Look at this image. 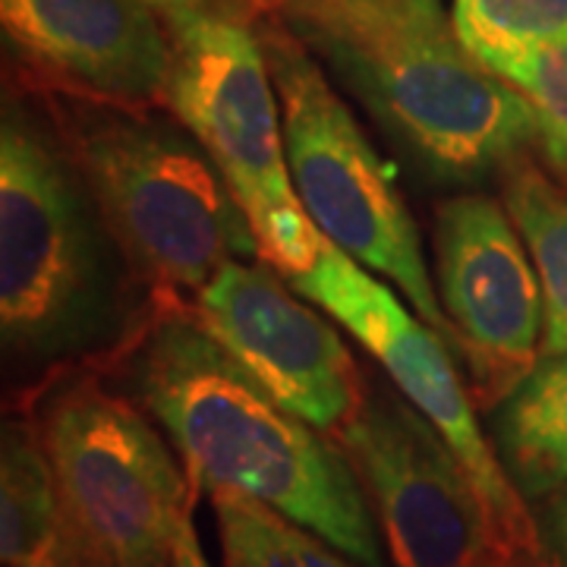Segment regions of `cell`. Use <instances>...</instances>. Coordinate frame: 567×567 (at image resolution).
I'll use <instances>...</instances> for the list:
<instances>
[{
  "label": "cell",
  "instance_id": "2e32d148",
  "mask_svg": "<svg viewBox=\"0 0 567 567\" xmlns=\"http://www.w3.org/2000/svg\"><path fill=\"white\" fill-rule=\"evenodd\" d=\"M451 25L492 70L511 54L567 39V0H454Z\"/></svg>",
  "mask_w": 567,
  "mask_h": 567
},
{
  "label": "cell",
  "instance_id": "ba28073f",
  "mask_svg": "<svg viewBox=\"0 0 567 567\" xmlns=\"http://www.w3.org/2000/svg\"><path fill=\"white\" fill-rule=\"evenodd\" d=\"M334 442L394 567H555L514 551L454 447L406 398L365 391Z\"/></svg>",
  "mask_w": 567,
  "mask_h": 567
},
{
  "label": "cell",
  "instance_id": "ffe728a7",
  "mask_svg": "<svg viewBox=\"0 0 567 567\" xmlns=\"http://www.w3.org/2000/svg\"><path fill=\"white\" fill-rule=\"evenodd\" d=\"M297 546H300V555H303V567H363L357 565L353 558L341 555L334 546H328L319 536L306 533L303 527H297Z\"/></svg>",
  "mask_w": 567,
  "mask_h": 567
},
{
  "label": "cell",
  "instance_id": "52a82bcc",
  "mask_svg": "<svg viewBox=\"0 0 567 567\" xmlns=\"http://www.w3.org/2000/svg\"><path fill=\"white\" fill-rule=\"evenodd\" d=\"M171 39L167 111L203 142L252 224L259 256L300 278L322 256L287 164L281 102L256 22L240 13L162 17Z\"/></svg>",
  "mask_w": 567,
  "mask_h": 567
},
{
  "label": "cell",
  "instance_id": "e0dca14e",
  "mask_svg": "<svg viewBox=\"0 0 567 567\" xmlns=\"http://www.w3.org/2000/svg\"><path fill=\"white\" fill-rule=\"evenodd\" d=\"M208 495L218 517L224 567H303L297 524L230 488Z\"/></svg>",
  "mask_w": 567,
  "mask_h": 567
},
{
  "label": "cell",
  "instance_id": "d6986e66",
  "mask_svg": "<svg viewBox=\"0 0 567 567\" xmlns=\"http://www.w3.org/2000/svg\"><path fill=\"white\" fill-rule=\"evenodd\" d=\"M152 10H158L162 17H174V13H240L256 20V0H145Z\"/></svg>",
  "mask_w": 567,
  "mask_h": 567
},
{
  "label": "cell",
  "instance_id": "7c38bea8",
  "mask_svg": "<svg viewBox=\"0 0 567 567\" xmlns=\"http://www.w3.org/2000/svg\"><path fill=\"white\" fill-rule=\"evenodd\" d=\"M7 48L51 95L167 107L171 39L145 0H0Z\"/></svg>",
  "mask_w": 567,
  "mask_h": 567
},
{
  "label": "cell",
  "instance_id": "44dd1931",
  "mask_svg": "<svg viewBox=\"0 0 567 567\" xmlns=\"http://www.w3.org/2000/svg\"><path fill=\"white\" fill-rule=\"evenodd\" d=\"M551 546L558 551L561 565L567 567V488L551 507Z\"/></svg>",
  "mask_w": 567,
  "mask_h": 567
},
{
  "label": "cell",
  "instance_id": "8992f818",
  "mask_svg": "<svg viewBox=\"0 0 567 567\" xmlns=\"http://www.w3.org/2000/svg\"><path fill=\"white\" fill-rule=\"evenodd\" d=\"M256 32L281 102L287 164L309 221L353 262L394 284L410 309L457 347L439 287L429 275L420 227L382 155L334 92L328 70L275 13Z\"/></svg>",
  "mask_w": 567,
  "mask_h": 567
},
{
  "label": "cell",
  "instance_id": "7402d4cb",
  "mask_svg": "<svg viewBox=\"0 0 567 567\" xmlns=\"http://www.w3.org/2000/svg\"><path fill=\"white\" fill-rule=\"evenodd\" d=\"M167 567H212L208 561H205L203 548H199V539H196V529L186 536L181 543V548H177V555H174V561Z\"/></svg>",
  "mask_w": 567,
  "mask_h": 567
},
{
  "label": "cell",
  "instance_id": "5b68a950",
  "mask_svg": "<svg viewBox=\"0 0 567 567\" xmlns=\"http://www.w3.org/2000/svg\"><path fill=\"white\" fill-rule=\"evenodd\" d=\"M70 567H167L193 533V476L152 416L95 372L39 391Z\"/></svg>",
  "mask_w": 567,
  "mask_h": 567
},
{
  "label": "cell",
  "instance_id": "6da1fadb",
  "mask_svg": "<svg viewBox=\"0 0 567 567\" xmlns=\"http://www.w3.org/2000/svg\"><path fill=\"white\" fill-rule=\"evenodd\" d=\"M164 306L123 252L48 104L7 92L0 121L3 360L39 394L121 363Z\"/></svg>",
  "mask_w": 567,
  "mask_h": 567
},
{
  "label": "cell",
  "instance_id": "9a60e30c",
  "mask_svg": "<svg viewBox=\"0 0 567 567\" xmlns=\"http://www.w3.org/2000/svg\"><path fill=\"white\" fill-rule=\"evenodd\" d=\"M498 177L502 203L543 287V357H558L567 353V177L543 167L533 152L507 162Z\"/></svg>",
  "mask_w": 567,
  "mask_h": 567
},
{
  "label": "cell",
  "instance_id": "3957f363",
  "mask_svg": "<svg viewBox=\"0 0 567 567\" xmlns=\"http://www.w3.org/2000/svg\"><path fill=\"white\" fill-rule=\"evenodd\" d=\"M275 17L442 181H483L543 142L527 99L466 51L442 0H319Z\"/></svg>",
  "mask_w": 567,
  "mask_h": 567
},
{
  "label": "cell",
  "instance_id": "7a4b0ae2",
  "mask_svg": "<svg viewBox=\"0 0 567 567\" xmlns=\"http://www.w3.org/2000/svg\"><path fill=\"white\" fill-rule=\"evenodd\" d=\"M121 365L130 398L171 435L196 486L249 495L357 565L385 567L344 451L278 404L189 306H164Z\"/></svg>",
  "mask_w": 567,
  "mask_h": 567
},
{
  "label": "cell",
  "instance_id": "9c48e42d",
  "mask_svg": "<svg viewBox=\"0 0 567 567\" xmlns=\"http://www.w3.org/2000/svg\"><path fill=\"white\" fill-rule=\"evenodd\" d=\"M293 290L341 322L360 344L382 363L391 382L410 404L442 432L461 457L466 473L480 486L505 539L529 561L551 565L546 543L529 514L527 498L517 492L498 461L492 439L473 410V391H466L447 341L425 324L391 290V284L353 262L344 249L324 240L319 262L293 278Z\"/></svg>",
  "mask_w": 567,
  "mask_h": 567
},
{
  "label": "cell",
  "instance_id": "ac0fdd59",
  "mask_svg": "<svg viewBox=\"0 0 567 567\" xmlns=\"http://www.w3.org/2000/svg\"><path fill=\"white\" fill-rule=\"evenodd\" d=\"M492 73L527 99L543 133L539 152L548 158V167L567 177V39L511 54L495 63Z\"/></svg>",
  "mask_w": 567,
  "mask_h": 567
},
{
  "label": "cell",
  "instance_id": "277c9868",
  "mask_svg": "<svg viewBox=\"0 0 567 567\" xmlns=\"http://www.w3.org/2000/svg\"><path fill=\"white\" fill-rule=\"evenodd\" d=\"M44 104L123 252L162 306H189L224 265L262 259L218 164L174 114L61 95Z\"/></svg>",
  "mask_w": 567,
  "mask_h": 567
},
{
  "label": "cell",
  "instance_id": "4fadbf2b",
  "mask_svg": "<svg viewBox=\"0 0 567 567\" xmlns=\"http://www.w3.org/2000/svg\"><path fill=\"white\" fill-rule=\"evenodd\" d=\"M488 432L505 473L527 502L567 488V353L533 365L488 413Z\"/></svg>",
  "mask_w": 567,
  "mask_h": 567
},
{
  "label": "cell",
  "instance_id": "603a6c76",
  "mask_svg": "<svg viewBox=\"0 0 567 567\" xmlns=\"http://www.w3.org/2000/svg\"><path fill=\"white\" fill-rule=\"evenodd\" d=\"M293 3H319V0H256V10L259 13H275L284 7H293Z\"/></svg>",
  "mask_w": 567,
  "mask_h": 567
},
{
  "label": "cell",
  "instance_id": "8fae6325",
  "mask_svg": "<svg viewBox=\"0 0 567 567\" xmlns=\"http://www.w3.org/2000/svg\"><path fill=\"white\" fill-rule=\"evenodd\" d=\"M193 316L293 416L334 439L365 401V382L334 324L256 259L224 265Z\"/></svg>",
  "mask_w": 567,
  "mask_h": 567
},
{
  "label": "cell",
  "instance_id": "30bf717a",
  "mask_svg": "<svg viewBox=\"0 0 567 567\" xmlns=\"http://www.w3.org/2000/svg\"><path fill=\"white\" fill-rule=\"evenodd\" d=\"M435 278L473 401L492 413L543 360L546 334L543 287L505 203L461 193L439 205Z\"/></svg>",
  "mask_w": 567,
  "mask_h": 567
},
{
  "label": "cell",
  "instance_id": "5bb4252c",
  "mask_svg": "<svg viewBox=\"0 0 567 567\" xmlns=\"http://www.w3.org/2000/svg\"><path fill=\"white\" fill-rule=\"evenodd\" d=\"M0 555L3 567H70L54 470L29 413L3 420Z\"/></svg>",
  "mask_w": 567,
  "mask_h": 567
}]
</instances>
